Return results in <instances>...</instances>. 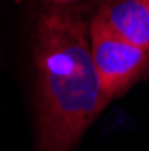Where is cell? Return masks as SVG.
Masks as SVG:
<instances>
[{
    "label": "cell",
    "mask_w": 149,
    "mask_h": 151,
    "mask_svg": "<svg viewBox=\"0 0 149 151\" xmlns=\"http://www.w3.org/2000/svg\"><path fill=\"white\" fill-rule=\"evenodd\" d=\"M36 151H74L110 103L77 0H43L34 18Z\"/></svg>",
    "instance_id": "obj_1"
},
{
    "label": "cell",
    "mask_w": 149,
    "mask_h": 151,
    "mask_svg": "<svg viewBox=\"0 0 149 151\" xmlns=\"http://www.w3.org/2000/svg\"><path fill=\"white\" fill-rule=\"evenodd\" d=\"M88 34L92 60L110 101L149 74V50L115 34L95 16L88 22Z\"/></svg>",
    "instance_id": "obj_2"
},
{
    "label": "cell",
    "mask_w": 149,
    "mask_h": 151,
    "mask_svg": "<svg viewBox=\"0 0 149 151\" xmlns=\"http://www.w3.org/2000/svg\"><path fill=\"white\" fill-rule=\"evenodd\" d=\"M92 16L124 40L149 50V0H106Z\"/></svg>",
    "instance_id": "obj_3"
},
{
    "label": "cell",
    "mask_w": 149,
    "mask_h": 151,
    "mask_svg": "<svg viewBox=\"0 0 149 151\" xmlns=\"http://www.w3.org/2000/svg\"><path fill=\"white\" fill-rule=\"evenodd\" d=\"M106 0H83V2H79V6H81V11L86 14H94L95 11H97V7L101 6V4H104Z\"/></svg>",
    "instance_id": "obj_4"
}]
</instances>
